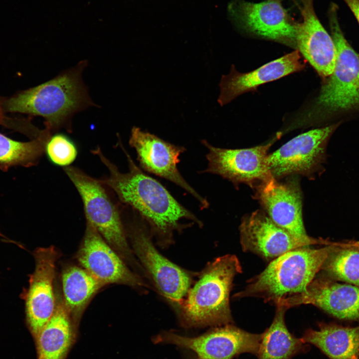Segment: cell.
Returning <instances> with one entry per match:
<instances>
[{
  "mask_svg": "<svg viewBox=\"0 0 359 359\" xmlns=\"http://www.w3.org/2000/svg\"><path fill=\"white\" fill-rule=\"evenodd\" d=\"M127 158L128 172L122 173L108 159L99 147L92 150L109 171L100 179L124 205L135 211L148 225L151 233L161 241L172 240L175 231L187 225L183 219L201 226L200 220L175 198L159 181L146 174L136 165L120 143Z\"/></svg>",
  "mask_w": 359,
  "mask_h": 359,
  "instance_id": "6da1fadb",
  "label": "cell"
},
{
  "mask_svg": "<svg viewBox=\"0 0 359 359\" xmlns=\"http://www.w3.org/2000/svg\"><path fill=\"white\" fill-rule=\"evenodd\" d=\"M84 65L11 97L3 103L4 111L41 116L52 133L62 128L71 132L73 115L92 103L81 79Z\"/></svg>",
  "mask_w": 359,
  "mask_h": 359,
  "instance_id": "7a4b0ae2",
  "label": "cell"
},
{
  "mask_svg": "<svg viewBox=\"0 0 359 359\" xmlns=\"http://www.w3.org/2000/svg\"><path fill=\"white\" fill-rule=\"evenodd\" d=\"M241 272L234 255L221 256L208 264L180 308L183 326L198 328L232 324L229 295L234 277Z\"/></svg>",
  "mask_w": 359,
  "mask_h": 359,
  "instance_id": "3957f363",
  "label": "cell"
},
{
  "mask_svg": "<svg viewBox=\"0 0 359 359\" xmlns=\"http://www.w3.org/2000/svg\"><path fill=\"white\" fill-rule=\"evenodd\" d=\"M338 243L316 249L310 246L299 248L281 255L250 280L236 296L260 298L276 305L282 300L304 292Z\"/></svg>",
  "mask_w": 359,
  "mask_h": 359,
  "instance_id": "277c9868",
  "label": "cell"
},
{
  "mask_svg": "<svg viewBox=\"0 0 359 359\" xmlns=\"http://www.w3.org/2000/svg\"><path fill=\"white\" fill-rule=\"evenodd\" d=\"M338 6L331 3L328 16L337 50L333 73L322 86L316 108L320 115L359 110V54L346 40L339 23Z\"/></svg>",
  "mask_w": 359,
  "mask_h": 359,
  "instance_id": "5b68a950",
  "label": "cell"
},
{
  "mask_svg": "<svg viewBox=\"0 0 359 359\" xmlns=\"http://www.w3.org/2000/svg\"><path fill=\"white\" fill-rule=\"evenodd\" d=\"M64 171L81 197L86 220L123 259L133 262L122 218L123 205L114 199L112 191L100 179L73 166L65 167Z\"/></svg>",
  "mask_w": 359,
  "mask_h": 359,
  "instance_id": "8992f818",
  "label": "cell"
},
{
  "mask_svg": "<svg viewBox=\"0 0 359 359\" xmlns=\"http://www.w3.org/2000/svg\"><path fill=\"white\" fill-rule=\"evenodd\" d=\"M132 211L133 220L128 232L133 251L163 295L180 307L190 289L189 275L159 252L152 242L148 225Z\"/></svg>",
  "mask_w": 359,
  "mask_h": 359,
  "instance_id": "52a82bcc",
  "label": "cell"
},
{
  "mask_svg": "<svg viewBox=\"0 0 359 359\" xmlns=\"http://www.w3.org/2000/svg\"><path fill=\"white\" fill-rule=\"evenodd\" d=\"M339 124L302 133L268 155L269 171L276 180L295 174L311 177L324 171L328 142Z\"/></svg>",
  "mask_w": 359,
  "mask_h": 359,
  "instance_id": "ba28073f",
  "label": "cell"
},
{
  "mask_svg": "<svg viewBox=\"0 0 359 359\" xmlns=\"http://www.w3.org/2000/svg\"><path fill=\"white\" fill-rule=\"evenodd\" d=\"M216 327L195 337L164 332L152 341L155 344H170L191 351L197 359H233L243 353L257 355L262 334L251 333L232 324Z\"/></svg>",
  "mask_w": 359,
  "mask_h": 359,
  "instance_id": "9c48e42d",
  "label": "cell"
},
{
  "mask_svg": "<svg viewBox=\"0 0 359 359\" xmlns=\"http://www.w3.org/2000/svg\"><path fill=\"white\" fill-rule=\"evenodd\" d=\"M201 142L208 152L207 168L200 173L219 175L234 185L243 183L254 188L273 178L267 164L271 143L250 148L229 149L214 147L205 140Z\"/></svg>",
  "mask_w": 359,
  "mask_h": 359,
  "instance_id": "30bf717a",
  "label": "cell"
},
{
  "mask_svg": "<svg viewBox=\"0 0 359 359\" xmlns=\"http://www.w3.org/2000/svg\"><path fill=\"white\" fill-rule=\"evenodd\" d=\"M129 145L135 150L143 170L184 189L199 202L201 209L208 208V201L185 180L178 169L179 157L186 151L184 147L172 144L136 126L132 128Z\"/></svg>",
  "mask_w": 359,
  "mask_h": 359,
  "instance_id": "8fae6325",
  "label": "cell"
},
{
  "mask_svg": "<svg viewBox=\"0 0 359 359\" xmlns=\"http://www.w3.org/2000/svg\"><path fill=\"white\" fill-rule=\"evenodd\" d=\"M239 230L244 251L254 253L266 260L275 259L295 249L333 243L313 237L307 240L298 238L275 223L261 210L244 216Z\"/></svg>",
  "mask_w": 359,
  "mask_h": 359,
  "instance_id": "7c38bea8",
  "label": "cell"
},
{
  "mask_svg": "<svg viewBox=\"0 0 359 359\" xmlns=\"http://www.w3.org/2000/svg\"><path fill=\"white\" fill-rule=\"evenodd\" d=\"M229 8L235 19L248 32L297 49V24L291 20L280 0L258 3L237 0Z\"/></svg>",
  "mask_w": 359,
  "mask_h": 359,
  "instance_id": "4fadbf2b",
  "label": "cell"
},
{
  "mask_svg": "<svg viewBox=\"0 0 359 359\" xmlns=\"http://www.w3.org/2000/svg\"><path fill=\"white\" fill-rule=\"evenodd\" d=\"M86 221L83 239L76 255L81 267L103 286L121 284L139 288L144 285L94 225Z\"/></svg>",
  "mask_w": 359,
  "mask_h": 359,
  "instance_id": "5bb4252c",
  "label": "cell"
},
{
  "mask_svg": "<svg viewBox=\"0 0 359 359\" xmlns=\"http://www.w3.org/2000/svg\"><path fill=\"white\" fill-rule=\"evenodd\" d=\"M33 255L35 266L29 279L25 307L29 328L36 337L56 308L54 281L59 255L50 246L36 248Z\"/></svg>",
  "mask_w": 359,
  "mask_h": 359,
  "instance_id": "9a60e30c",
  "label": "cell"
},
{
  "mask_svg": "<svg viewBox=\"0 0 359 359\" xmlns=\"http://www.w3.org/2000/svg\"><path fill=\"white\" fill-rule=\"evenodd\" d=\"M302 304L315 306L339 320L359 323V287L356 285L327 277L315 278L304 292L282 300L276 306L288 309Z\"/></svg>",
  "mask_w": 359,
  "mask_h": 359,
  "instance_id": "2e32d148",
  "label": "cell"
},
{
  "mask_svg": "<svg viewBox=\"0 0 359 359\" xmlns=\"http://www.w3.org/2000/svg\"><path fill=\"white\" fill-rule=\"evenodd\" d=\"M255 197L277 225L295 237L307 240L302 216V197L295 178L280 182L274 178L255 188Z\"/></svg>",
  "mask_w": 359,
  "mask_h": 359,
  "instance_id": "e0dca14e",
  "label": "cell"
},
{
  "mask_svg": "<svg viewBox=\"0 0 359 359\" xmlns=\"http://www.w3.org/2000/svg\"><path fill=\"white\" fill-rule=\"evenodd\" d=\"M301 11L303 20L297 24V49L320 76L327 78L333 73L336 64L335 42L318 19L313 0H302Z\"/></svg>",
  "mask_w": 359,
  "mask_h": 359,
  "instance_id": "ac0fdd59",
  "label": "cell"
},
{
  "mask_svg": "<svg viewBox=\"0 0 359 359\" xmlns=\"http://www.w3.org/2000/svg\"><path fill=\"white\" fill-rule=\"evenodd\" d=\"M305 66L297 49L250 72L239 73L232 65L230 73L223 75L220 81L218 103L221 106H224L242 94L255 90L262 84L300 71Z\"/></svg>",
  "mask_w": 359,
  "mask_h": 359,
  "instance_id": "d6986e66",
  "label": "cell"
},
{
  "mask_svg": "<svg viewBox=\"0 0 359 359\" xmlns=\"http://www.w3.org/2000/svg\"><path fill=\"white\" fill-rule=\"evenodd\" d=\"M329 359H359V326H344L334 323H322L318 330L309 329L301 338Z\"/></svg>",
  "mask_w": 359,
  "mask_h": 359,
  "instance_id": "ffe728a7",
  "label": "cell"
},
{
  "mask_svg": "<svg viewBox=\"0 0 359 359\" xmlns=\"http://www.w3.org/2000/svg\"><path fill=\"white\" fill-rule=\"evenodd\" d=\"M73 337L70 315L63 303L58 302L53 315L36 337L38 359H64Z\"/></svg>",
  "mask_w": 359,
  "mask_h": 359,
  "instance_id": "44dd1931",
  "label": "cell"
},
{
  "mask_svg": "<svg viewBox=\"0 0 359 359\" xmlns=\"http://www.w3.org/2000/svg\"><path fill=\"white\" fill-rule=\"evenodd\" d=\"M276 306L272 323L262 334L258 359H291L306 349L302 339L292 335L286 326L284 317L288 309Z\"/></svg>",
  "mask_w": 359,
  "mask_h": 359,
  "instance_id": "7402d4cb",
  "label": "cell"
},
{
  "mask_svg": "<svg viewBox=\"0 0 359 359\" xmlns=\"http://www.w3.org/2000/svg\"><path fill=\"white\" fill-rule=\"evenodd\" d=\"M63 304L70 316L80 317L88 303L103 286L83 267L71 266L61 276Z\"/></svg>",
  "mask_w": 359,
  "mask_h": 359,
  "instance_id": "603a6c76",
  "label": "cell"
},
{
  "mask_svg": "<svg viewBox=\"0 0 359 359\" xmlns=\"http://www.w3.org/2000/svg\"><path fill=\"white\" fill-rule=\"evenodd\" d=\"M321 270L329 278L359 287V241L339 242Z\"/></svg>",
  "mask_w": 359,
  "mask_h": 359,
  "instance_id": "cb8c5ba5",
  "label": "cell"
},
{
  "mask_svg": "<svg viewBox=\"0 0 359 359\" xmlns=\"http://www.w3.org/2000/svg\"><path fill=\"white\" fill-rule=\"evenodd\" d=\"M50 137L19 142L0 133V170L7 172L14 166L29 168L37 165Z\"/></svg>",
  "mask_w": 359,
  "mask_h": 359,
  "instance_id": "d4e9b609",
  "label": "cell"
},
{
  "mask_svg": "<svg viewBox=\"0 0 359 359\" xmlns=\"http://www.w3.org/2000/svg\"><path fill=\"white\" fill-rule=\"evenodd\" d=\"M49 160L56 165L67 166L76 158L77 150L75 144L62 134L51 136L45 147Z\"/></svg>",
  "mask_w": 359,
  "mask_h": 359,
  "instance_id": "484cf974",
  "label": "cell"
},
{
  "mask_svg": "<svg viewBox=\"0 0 359 359\" xmlns=\"http://www.w3.org/2000/svg\"><path fill=\"white\" fill-rule=\"evenodd\" d=\"M3 103L0 99V125L6 126L7 128L16 129L21 132V128L19 126L15 125L14 124L10 123V120H8L4 115Z\"/></svg>",
  "mask_w": 359,
  "mask_h": 359,
  "instance_id": "4316f807",
  "label": "cell"
},
{
  "mask_svg": "<svg viewBox=\"0 0 359 359\" xmlns=\"http://www.w3.org/2000/svg\"><path fill=\"white\" fill-rule=\"evenodd\" d=\"M354 14L359 24V0H343Z\"/></svg>",
  "mask_w": 359,
  "mask_h": 359,
  "instance_id": "83f0119b",
  "label": "cell"
},
{
  "mask_svg": "<svg viewBox=\"0 0 359 359\" xmlns=\"http://www.w3.org/2000/svg\"></svg>",
  "mask_w": 359,
  "mask_h": 359,
  "instance_id": "f1b7e54d",
  "label": "cell"
}]
</instances>
